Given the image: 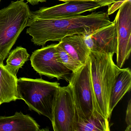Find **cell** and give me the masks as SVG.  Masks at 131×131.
Instances as JSON below:
<instances>
[{
	"instance_id": "obj_14",
	"label": "cell",
	"mask_w": 131,
	"mask_h": 131,
	"mask_svg": "<svg viewBox=\"0 0 131 131\" xmlns=\"http://www.w3.org/2000/svg\"><path fill=\"white\" fill-rule=\"evenodd\" d=\"M131 87V72L129 68L122 69L115 80L109 103V113L111 116L114 108Z\"/></svg>"
},
{
	"instance_id": "obj_22",
	"label": "cell",
	"mask_w": 131,
	"mask_h": 131,
	"mask_svg": "<svg viewBox=\"0 0 131 131\" xmlns=\"http://www.w3.org/2000/svg\"><path fill=\"white\" fill-rule=\"evenodd\" d=\"M62 2H67L70 1H95L97 2L98 0H58Z\"/></svg>"
},
{
	"instance_id": "obj_20",
	"label": "cell",
	"mask_w": 131,
	"mask_h": 131,
	"mask_svg": "<svg viewBox=\"0 0 131 131\" xmlns=\"http://www.w3.org/2000/svg\"><path fill=\"white\" fill-rule=\"evenodd\" d=\"M116 1L117 0H98L97 2L100 4L101 7H102L106 6H109Z\"/></svg>"
},
{
	"instance_id": "obj_17",
	"label": "cell",
	"mask_w": 131,
	"mask_h": 131,
	"mask_svg": "<svg viewBox=\"0 0 131 131\" xmlns=\"http://www.w3.org/2000/svg\"><path fill=\"white\" fill-rule=\"evenodd\" d=\"M56 51L58 61L72 72L76 71L82 66L80 62L72 58L59 43L57 44Z\"/></svg>"
},
{
	"instance_id": "obj_3",
	"label": "cell",
	"mask_w": 131,
	"mask_h": 131,
	"mask_svg": "<svg viewBox=\"0 0 131 131\" xmlns=\"http://www.w3.org/2000/svg\"><path fill=\"white\" fill-rule=\"evenodd\" d=\"M60 86L57 82L19 78L17 82L18 100H24L30 110L46 116L52 122Z\"/></svg>"
},
{
	"instance_id": "obj_5",
	"label": "cell",
	"mask_w": 131,
	"mask_h": 131,
	"mask_svg": "<svg viewBox=\"0 0 131 131\" xmlns=\"http://www.w3.org/2000/svg\"><path fill=\"white\" fill-rule=\"evenodd\" d=\"M69 82L77 111L85 118L89 117L95 110H96L91 80L89 57L85 64L70 74Z\"/></svg>"
},
{
	"instance_id": "obj_10",
	"label": "cell",
	"mask_w": 131,
	"mask_h": 131,
	"mask_svg": "<svg viewBox=\"0 0 131 131\" xmlns=\"http://www.w3.org/2000/svg\"><path fill=\"white\" fill-rule=\"evenodd\" d=\"M95 1H70L50 7H43L32 12L37 17L44 19H60L79 16L101 7Z\"/></svg>"
},
{
	"instance_id": "obj_16",
	"label": "cell",
	"mask_w": 131,
	"mask_h": 131,
	"mask_svg": "<svg viewBox=\"0 0 131 131\" xmlns=\"http://www.w3.org/2000/svg\"><path fill=\"white\" fill-rule=\"evenodd\" d=\"M5 67L12 74L17 77V73L26 62L29 60V54L27 49L22 47H17L10 52Z\"/></svg>"
},
{
	"instance_id": "obj_2",
	"label": "cell",
	"mask_w": 131,
	"mask_h": 131,
	"mask_svg": "<svg viewBox=\"0 0 131 131\" xmlns=\"http://www.w3.org/2000/svg\"><path fill=\"white\" fill-rule=\"evenodd\" d=\"M114 54L90 50V74L96 110L109 120V103L119 68L113 60Z\"/></svg>"
},
{
	"instance_id": "obj_13",
	"label": "cell",
	"mask_w": 131,
	"mask_h": 131,
	"mask_svg": "<svg viewBox=\"0 0 131 131\" xmlns=\"http://www.w3.org/2000/svg\"><path fill=\"white\" fill-rule=\"evenodd\" d=\"M110 127L109 120L96 110L89 117L85 118L76 109L73 131H109Z\"/></svg>"
},
{
	"instance_id": "obj_18",
	"label": "cell",
	"mask_w": 131,
	"mask_h": 131,
	"mask_svg": "<svg viewBox=\"0 0 131 131\" xmlns=\"http://www.w3.org/2000/svg\"><path fill=\"white\" fill-rule=\"evenodd\" d=\"M129 1H131V0H117L115 3L112 4L110 6H109L107 14L108 15L112 14L116 10L120 9L126 3Z\"/></svg>"
},
{
	"instance_id": "obj_1",
	"label": "cell",
	"mask_w": 131,
	"mask_h": 131,
	"mask_svg": "<svg viewBox=\"0 0 131 131\" xmlns=\"http://www.w3.org/2000/svg\"><path fill=\"white\" fill-rule=\"evenodd\" d=\"M112 23L107 13L103 12L60 19H41L32 13L26 32L34 44L44 46L48 41L59 42L67 36L89 32Z\"/></svg>"
},
{
	"instance_id": "obj_7",
	"label": "cell",
	"mask_w": 131,
	"mask_h": 131,
	"mask_svg": "<svg viewBox=\"0 0 131 131\" xmlns=\"http://www.w3.org/2000/svg\"><path fill=\"white\" fill-rule=\"evenodd\" d=\"M76 108L69 84L60 86L53 113L52 123L54 131H73Z\"/></svg>"
},
{
	"instance_id": "obj_24",
	"label": "cell",
	"mask_w": 131,
	"mask_h": 131,
	"mask_svg": "<svg viewBox=\"0 0 131 131\" xmlns=\"http://www.w3.org/2000/svg\"><path fill=\"white\" fill-rule=\"evenodd\" d=\"M1 0H0V2H1Z\"/></svg>"
},
{
	"instance_id": "obj_15",
	"label": "cell",
	"mask_w": 131,
	"mask_h": 131,
	"mask_svg": "<svg viewBox=\"0 0 131 131\" xmlns=\"http://www.w3.org/2000/svg\"><path fill=\"white\" fill-rule=\"evenodd\" d=\"M17 77L0 63V102L1 104L18 100Z\"/></svg>"
},
{
	"instance_id": "obj_4",
	"label": "cell",
	"mask_w": 131,
	"mask_h": 131,
	"mask_svg": "<svg viewBox=\"0 0 131 131\" xmlns=\"http://www.w3.org/2000/svg\"><path fill=\"white\" fill-rule=\"evenodd\" d=\"M32 15L27 3L12 1L0 10V63H4Z\"/></svg>"
},
{
	"instance_id": "obj_6",
	"label": "cell",
	"mask_w": 131,
	"mask_h": 131,
	"mask_svg": "<svg viewBox=\"0 0 131 131\" xmlns=\"http://www.w3.org/2000/svg\"><path fill=\"white\" fill-rule=\"evenodd\" d=\"M56 46L51 44L34 51L30 58L31 65L40 75L69 82L71 71L58 61Z\"/></svg>"
},
{
	"instance_id": "obj_9",
	"label": "cell",
	"mask_w": 131,
	"mask_h": 131,
	"mask_svg": "<svg viewBox=\"0 0 131 131\" xmlns=\"http://www.w3.org/2000/svg\"><path fill=\"white\" fill-rule=\"evenodd\" d=\"M81 35L90 50L117 53L118 32L115 20L108 26Z\"/></svg>"
},
{
	"instance_id": "obj_21",
	"label": "cell",
	"mask_w": 131,
	"mask_h": 131,
	"mask_svg": "<svg viewBox=\"0 0 131 131\" xmlns=\"http://www.w3.org/2000/svg\"><path fill=\"white\" fill-rule=\"evenodd\" d=\"M24 1V0H23ZM27 3H29L32 5H37L39 3H43L46 1V0H26Z\"/></svg>"
},
{
	"instance_id": "obj_11",
	"label": "cell",
	"mask_w": 131,
	"mask_h": 131,
	"mask_svg": "<svg viewBox=\"0 0 131 131\" xmlns=\"http://www.w3.org/2000/svg\"><path fill=\"white\" fill-rule=\"evenodd\" d=\"M40 126L32 117L16 112L10 116H0V131H40Z\"/></svg>"
},
{
	"instance_id": "obj_19",
	"label": "cell",
	"mask_w": 131,
	"mask_h": 131,
	"mask_svg": "<svg viewBox=\"0 0 131 131\" xmlns=\"http://www.w3.org/2000/svg\"><path fill=\"white\" fill-rule=\"evenodd\" d=\"M125 122L127 125L126 131H131V101H129L126 110Z\"/></svg>"
},
{
	"instance_id": "obj_12",
	"label": "cell",
	"mask_w": 131,
	"mask_h": 131,
	"mask_svg": "<svg viewBox=\"0 0 131 131\" xmlns=\"http://www.w3.org/2000/svg\"><path fill=\"white\" fill-rule=\"evenodd\" d=\"M59 43L72 58L82 65L85 64L89 59L90 50L86 46L81 34L65 37Z\"/></svg>"
},
{
	"instance_id": "obj_23",
	"label": "cell",
	"mask_w": 131,
	"mask_h": 131,
	"mask_svg": "<svg viewBox=\"0 0 131 131\" xmlns=\"http://www.w3.org/2000/svg\"><path fill=\"white\" fill-rule=\"evenodd\" d=\"M1 104H1V102H0V105H1Z\"/></svg>"
},
{
	"instance_id": "obj_8",
	"label": "cell",
	"mask_w": 131,
	"mask_h": 131,
	"mask_svg": "<svg viewBox=\"0 0 131 131\" xmlns=\"http://www.w3.org/2000/svg\"><path fill=\"white\" fill-rule=\"evenodd\" d=\"M114 20L118 32L116 66L122 69L131 52V1L119 9Z\"/></svg>"
}]
</instances>
